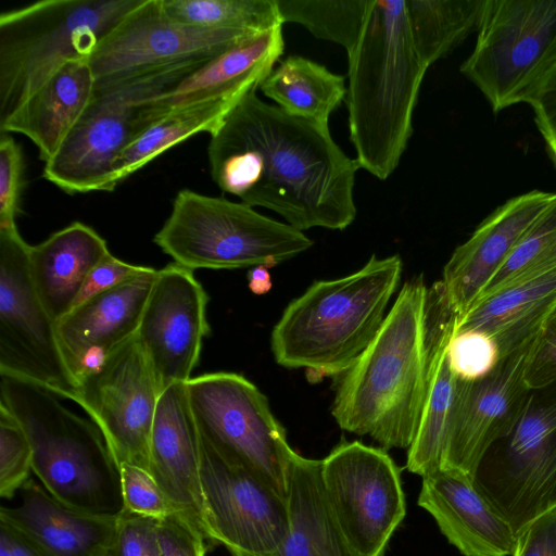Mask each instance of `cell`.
<instances>
[{"label":"cell","instance_id":"obj_21","mask_svg":"<svg viewBox=\"0 0 556 556\" xmlns=\"http://www.w3.org/2000/svg\"><path fill=\"white\" fill-rule=\"evenodd\" d=\"M200 467L201 438L187 382L174 383L163 390L157 402L150 437L149 472L175 510L191 518L204 533Z\"/></svg>","mask_w":556,"mask_h":556},{"label":"cell","instance_id":"obj_19","mask_svg":"<svg viewBox=\"0 0 556 556\" xmlns=\"http://www.w3.org/2000/svg\"><path fill=\"white\" fill-rule=\"evenodd\" d=\"M156 274L151 267L73 307L56 323L63 359L77 383L136 337Z\"/></svg>","mask_w":556,"mask_h":556},{"label":"cell","instance_id":"obj_11","mask_svg":"<svg viewBox=\"0 0 556 556\" xmlns=\"http://www.w3.org/2000/svg\"><path fill=\"white\" fill-rule=\"evenodd\" d=\"M556 55V0H484L475 47L459 67L494 114L525 99Z\"/></svg>","mask_w":556,"mask_h":556},{"label":"cell","instance_id":"obj_31","mask_svg":"<svg viewBox=\"0 0 556 556\" xmlns=\"http://www.w3.org/2000/svg\"><path fill=\"white\" fill-rule=\"evenodd\" d=\"M239 102L211 99L172 110L146 129L117 159L113 186L198 132L212 134Z\"/></svg>","mask_w":556,"mask_h":556},{"label":"cell","instance_id":"obj_18","mask_svg":"<svg viewBox=\"0 0 556 556\" xmlns=\"http://www.w3.org/2000/svg\"><path fill=\"white\" fill-rule=\"evenodd\" d=\"M207 302L193 270L175 262L157 270L136 338L162 391L192 378L210 333Z\"/></svg>","mask_w":556,"mask_h":556},{"label":"cell","instance_id":"obj_34","mask_svg":"<svg viewBox=\"0 0 556 556\" xmlns=\"http://www.w3.org/2000/svg\"><path fill=\"white\" fill-rule=\"evenodd\" d=\"M369 0H277L281 18L305 27L314 37L342 46L356 45Z\"/></svg>","mask_w":556,"mask_h":556},{"label":"cell","instance_id":"obj_43","mask_svg":"<svg viewBox=\"0 0 556 556\" xmlns=\"http://www.w3.org/2000/svg\"><path fill=\"white\" fill-rule=\"evenodd\" d=\"M525 380L531 390L556 381V305L545 319L531 346Z\"/></svg>","mask_w":556,"mask_h":556},{"label":"cell","instance_id":"obj_30","mask_svg":"<svg viewBox=\"0 0 556 556\" xmlns=\"http://www.w3.org/2000/svg\"><path fill=\"white\" fill-rule=\"evenodd\" d=\"M258 88L287 114L323 127L348 91L344 76L302 55L279 60Z\"/></svg>","mask_w":556,"mask_h":556},{"label":"cell","instance_id":"obj_38","mask_svg":"<svg viewBox=\"0 0 556 556\" xmlns=\"http://www.w3.org/2000/svg\"><path fill=\"white\" fill-rule=\"evenodd\" d=\"M119 467L124 511L156 520L176 511L148 470L129 464Z\"/></svg>","mask_w":556,"mask_h":556},{"label":"cell","instance_id":"obj_13","mask_svg":"<svg viewBox=\"0 0 556 556\" xmlns=\"http://www.w3.org/2000/svg\"><path fill=\"white\" fill-rule=\"evenodd\" d=\"M329 508L358 556H383L406 515L401 471L389 454L359 441L342 442L321 459Z\"/></svg>","mask_w":556,"mask_h":556},{"label":"cell","instance_id":"obj_44","mask_svg":"<svg viewBox=\"0 0 556 556\" xmlns=\"http://www.w3.org/2000/svg\"><path fill=\"white\" fill-rule=\"evenodd\" d=\"M150 268L129 264L111 253L108 254L88 274L73 307L148 271Z\"/></svg>","mask_w":556,"mask_h":556},{"label":"cell","instance_id":"obj_17","mask_svg":"<svg viewBox=\"0 0 556 556\" xmlns=\"http://www.w3.org/2000/svg\"><path fill=\"white\" fill-rule=\"evenodd\" d=\"M533 342L501 358L483 379H457L439 470L457 471L472 479L488 450L513 432L531 393L525 370Z\"/></svg>","mask_w":556,"mask_h":556},{"label":"cell","instance_id":"obj_41","mask_svg":"<svg viewBox=\"0 0 556 556\" xmlns=\"http://www.w3.org/2000/svg\"><path fill=\"white\" fill-rule=\"evenodd\" d=\"M157 525L156 519L123 511L110 556H160Z\"/></svg>","mask_w":556,"mask_h":556},{"label":"cell","instance_id":"obj_39","mask_svg":"<svg viewBox=\"0 0 556 556\" xmlns=\"http://www.w3.org/2000/svg\"><path fill=\"white\" fill-rule=\"evenodd\" d=\"M24 156L20 144L8 134L0 136V226L16 225L24 185Z\"/></svg>","mask_w":556,"mask_h":556},{"label":"cell","instance_id":"obj_42","mask_svg":"<svg viewBox=\"0 0 556 556\" xmlns=\"http://www.w3.org/2000/svg\"><path fill=\"white\" fill-rule=\"evenodd\" d=\"M160 556H205L206 538L188 516L174 511L159 520Z\"/></svg>","mask_w":556,"mask_h":556},{"label":"cell","instance_id":"obj_32","mask_svg":"<svg viewBox=\"0 0 556 556\" xmlns=\"http://www.w3.org/2000/svg\"><path fill=\"white\" fill-rule=\"evenodd\" d=\"M415 47L430 67L477 31L484 0H405Z\"/></svg>","mask_w":556,"mask_h":556},{"label":"cell","instance_id":"obj_47","mask_svg":"<svg viewBox=\"0 0 556 556\" xmlns=\"http://www.w3.org/2000/svg\"><path fill=\"white\" fill-rule=\"evenodd\" d=\"M248 287L251 292L262 295L270 291L273 287L268 267L258 265L252 267L248 273Z\"/></svg>","mask_w":556,"mask_h":556},{"label":"cell","instance_id":"obj_28","mask_svg":"<svg viewBox=\"0 0 556 556\" xmlns=\"http://www.w3.org/2000/svg\"><path fill=\"white\" fill-rule=\"evenodd\" d=\"M556 305V268L479 299L460 317L455 330L479 329L498 344L502 358L533 342Z\"/></svg>","mask_w":556,"mask_h":556},{"label":"cell","instance_id":"obj_29","mask_svg":"<svg viewBox=\"0 0 556 556\" xmlns=\"http://www.w3.org/2000/svg\"><path fill=\"white\" fill-rule=\"evenodd\" d=\"M321 460L293 453L288 471L289 532L265 556H358L340 530L325 497Z\"/></svg>","mask_w":556,"mask_h":556},{"label":"cell","instance_id":"obj_22","mask_svg":"<svg viewBox=\"0 0 556 556\" xmlns=\"http://www.w3.org/2000/svg\"><path fill=\"white\" fill-rule=\"evenodd\" d=\"M418 505L463 556H513L516 549L511 527L460 472L437 470L422 477Z\"/></svg>","mask_w":556,"mask_h":556},{"label":"cell","instance_id":"obj_2","mask_svg":"<svg viewBox=\"0 0 556 556\" xmlns=\"http://www.w3.org/2000/svg\"><path fill=\"white\" fill-rule=\"evenodd\" d=\"M348 54L349 134L359 168L388 179L413 135L427 70L410 31L405 0H369Z\"/></svg>","mask_w":556,"mask_h":556},{"label":"cell","instance_id":"obj_25","mask_svg":"<svg viewBox=\"0 0 556 556\" xmlns=\"http://www.w3.org/2000/svg\"><path fill=\"white\" fill-rule=\"evenodd\" d=\"M282 26L242 40L207 60L155 97L156 104L168 113L176 108L211 99L240 102L260 87L282 55Z\"/></svg>","mask_w":556,"mask_h":556},{"label":"cell","instance_id":"obj_45","mask_svg":"<svg viewBox=\"0 0 556 556\" xmlns=\"http://www.w3.org/2000/svg\"><path fill=\"white\" fill-rule=\"evenodd\" d=\"M513 556H556V508L518 536Z\"/></svg>","mask_w":556,"mask_h":556},{"label":"cell","instance_id":"obj_26","mask_svg":"<svg viewBox=\"0 0 556 556\" xmlns=\"http://www.w3.org/2000/svg\"><path fill=\"white\" fill-rule=\"evenodd\" d=\"M94 91L89 61H70L0 123V131L26 136L47 163L80 119Z\"/></svg>","mask_w":556,"mask_h":556},{"label":"cell","instance_id":"obj_15","mask_svg":"<svg viewBox=\"0 0 556 556\" xmlns=\"http://www.w3.org/2000/svg\"><path fill=\"white\" fill-rule=\"evenodd\" d=\"M200 478L204 533L211 544L225 546L231 556H265L283 543L287 500L224 460L202 438Z\"/></svg>","mask_w":556,"mask_h":556},{"label":"cell","instance_id":"obj_1","mask_svg":"<svg viewBox=\"0 0 556 556\" xmlns=\"http://www.w3.org/2000/svg\"><path fill=\"white\" fill-rule=\"evenodd\" d=\"M211 176L252 207H265L304 231L348 228L356 217L359 169L329 127L293 117L249 92L210 134Z\"/></svg>","mask_w":556,"mask_h":556},{"label":"cell","instance_id":"obj_40","mask_svg":"<svg viewBox=\"0 0 556 556\" xmlns=\"http://www.w3.org/2000/svg\"><path fill=\"white\" fill-rule=\"evenodd\" d=\"M525 103L533 111L534 123L556 168V55L528 92Z\"/></svg>","mask_w":556,"mask_h":556},{"label":"cell","instance_id":"obj_35","mask_svg":"<svg viewBox=\"0 0 556 556\" xmlns=\"http://www.w3.org/2000/svg\"><path fill=\"white\" fill-rule=\"evenodd\" d=\"M556 268V192L477 299Z\"/></svg>","mask_w":556,"mask_h":556},{"label":"cell","instance_id":"obj_20","mask_svg":"<svg viewBox=\"0 0 556 556\" xmlns=\"http://www.w3.org/2000/svg\"><path fill=\"white\" fill-rule=\"evenodd\" d=\"M554 193L532 190L510 198L454 250L440 281L450 306L458 317L477 301Z\"/></svg>","mask_w":556,"mask_h":556},{"label":"cell","instance_id":"obj_6","mask_svg":"<svg viewBox=\"0 0 556 556\" xmlns=\"http://www.w3.org/2000/svg\"><path fill=\"white\" fill-rule=\"evenodd\" d=\"M142 0H45L0 15V123L59 68L88 60Z\"/></svg>","mask_w":556,"mask_h":556},{"label":"cell","instance_id":"obj_33","mask_svg":"<svg viewBox=\"0 0 556 556\" xmlns=\"http://www.w3.org/2000/svg\"><path fill=\"white\" fill-rule=\"evenodd\" d=\"M164 15L195 28L262 34L283 25L277 0H160Z\"/></svg>","mask_w":556,"mask_h":556},{"label":"cell","instance_id":"obj_24","mask_svg":"<svg viewBox=\"0 0 556 556\" xmlns=\"http://www.w3.org/2000/svg\"><path fill=\"white\" fill-rule=\"evenodd\" d=\"M16 496L15 505L0 507V520L20 530L48 556H110L118 517L72 508L33 478Z\"/></svg>","mask_w":556,"mask_h":556},{"label":"cell","instance_id":"obj_3","mask_svg":"<svg viewBox=\"0 0 556 556\" xmlns=\"http://www.w3.org/2000/svg\"><path fill=\"white\" fill-rule=\"evenodd\" d=\"M424 277L407 281L370 344L340 379L331 414L345 431L384 448H409L421 418L427 375Z\"/></svg>","mask_w":556,"mask_h":556},{"label":"cell","instance_id":"obj_46","mask_svg":"<svg viewBox=\"0 0 556 556\" xmlns=\"http://www.w3.org/2000/svg\"><path fill=\"white\" fill-rule=\"evenodd\" d=\"M0 556H48L20 530L0 520Z\"/></svg>","mask_w":556,"mask_h":556},{"label":"cell","instance_id":"obj_10","mask_svg":"<svg viewBox=\"0 0 556 556\" xmlns=\"http://www.w3.org/2000/svg\"><path fill=\"white\" fill-rule=\"evenodd\" d=\"M471 480L517 538L556 508V381L531 390L517 426L488 450Z\"/></svg>","mask_w":556,"mask_h":556},{"label":"cell","instance_id":"obj_9","mask_svg":"<svg viewBox=\"0 0 556 556\" xmlns=\"http://www.w3.org/2000/svg\"><path fill=\"white\" fill-rule=\"evenodd\" d=\"M201 438L227 463L239 467L287 500L294 451L267 397L235 372H212L187 382Z\"/></svg>","mask_w":556,"mask_h":556},{"label":"cell","instance_id":"obj_4","mask_svg":"<svg viewBox=\"0 0 556 556\" xmlns=\"http://www.w3.org/2000/svg\"><path fill=\"white\" fill-rule=\"evenodd\" d=\"M402 270L400 255H372L353 274L312 283L271 331L276 362L311 381L344 374L378 333Z\"/></svg>","mask_w":556,"mask_h":556},{"label":"cell","instance_id":"obj_23","mask_svg":"<svg viewBox=\"0 0 556 556\" xmlns=\"http://www.w3.org/2000/svg\"><path fill=\"white\" fill-rule=\"evenodd\" d=\"M457 314L450 306L441 281L428 289L426 302V393L421 418L408 448L406 468L421 478L440 469L442 451L457 392V378L447 359V344Z\"/></svg>","mask_w":556,"mask_h":556},{"label":"cell","instance_id":"obj_8","mask_svg":"<svg viewBox=\"0 0 556 556\" xmlns=\"http://www.w3.org/2000/svg\"><path fill=\"white\" fill-rule=\"evenodd\" d=\"M154 243L191 270L274 267L313 245L303 231L242 202L180 190Z\"/></svg>","mask_w":556,"mask_h":556},{"label":"cell","instance_id":"obj_37","mask_svg":"<svg viewBox=\"0 0 556 556\" xmlns=\"http://www.w3.org/2000/svg\"><path fill=\"white\" fill-rule=\"evenodd\" d=\"M446 354L454 376L466 382L485 378L502 358L495 339L479 329L454 330Z\"/></svg>","mask_w":556,"mask_h":556},{"label":"cell","instance_id":"obj_36","mask_svg":"<svg viewBox=\"0 0 556 556\" xmlns=\"http://www.w3.org/2000/svg\"><path fill=\"white\" fill-rule=\"evenodd\" d=\"M33 448L15 416L0 402V496L12 500L30 479Z\"/></svg>","mask_w":556,"mask_h":556},{"label":"cell","instance_id":"obj_14","mask_svg":"<svg viewBox=\"0 0 556 556\" xmlns=\"http://www.w3.org/2000/svg\"><path fill=\"white\" fill-rule=\"evenodd\" d=\"M162 392L135 337L79 380L74 402L99 427L119 466L149 471L150 437Z\"/></svg>","mask_w":556,"mask_h":556},{"label":"cell","instance_id":"obj_7","mask_svg":"<svg viewBox=\"0 0 556 556\" xmlns=\"http://www.w3.org/2000/svg\"><path fill=\"white\" fill-rule=\"evenodd\" d=\"M210 60V59H208ZM207 60L181 62L96 86L94 96L42 176L67 193L111 192L121 154L166 114L155 97Z\"/></svg>","mask_w":556,"mask_h":556},{"label":"cell","instance_id":"obj_12","mask_svg":"<svg viewBox=\"0 0 556 556\" xmlns=\"http://www.w3.org/2000/svg\"><path fill=\"white\" fill-rule=\"evenodd\" d=\"M29 247L16 225L0 226V375L74 402L78 383L63 359L56 323L34 288Z\"/></svg>","mask_w":556,"mask_h":556},{"label":"cell","instance_id":"obj_27","mask_svg":"<svg viewBox=\"0 0 556 556\" xmlns=\"http://www.w3.org/2000/svg\"><path fill=\"white\" fill-rule=\"evenodd\" d=\"M108 254L106 241L79 222L29 247L34 288L55 323L72 309L88 274Z\"/></svg>","mask_w":556,"mask_h":556},{"label":"cell","instance_id":"obj_5","mask_svg":"<svg viewBox=\"0 0 556 556\" xmlns=\"http://www.w3.org/2000/svg\"><path fill=\"white\" fill-rule=\"evenodd\" d=\"M0 402L24 428L33 473L56 500L77 510L117 518L124 511L121 467L99 427L51 391L0 375Z\"/></svg>","mask_w":556,"mask_h":556},{"label":"cell","instance_id":"obj_16","mask_svg":"<svg viewBox=\"0 0 556 556\" xmlns=\"http://www.w3.org/2000/svg\"><path fill=\"white\" fill-rule=\"evenodd\" d=\"M260 34L203 29L167 18L160 0H142L99 43L89 64L96 86L164 66L212 59Z\"/></svg>","mask_w":556,"mask_h":556}]
</instances>
